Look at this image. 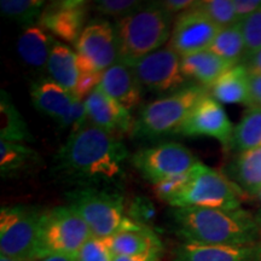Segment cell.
<instances>
[{
  "mask_svg": "<svg viewBox=\"0 0 261 261\" xmlns=\"http://www.w3.org/2000/svg\"><path fill=\"white\" fill-rule=\"evenodd\" d=\"M106 240L114 257L138 255L163 248L160 237L149 226L139 230L122 231Z\"/></svg>",
  "mask_w": 261,
  "mask_h": 261,
  "instance_id": "603a6c76",
  "label": "cell"
},
{
  "mask_svg": "<svg viewBox=\"0 0 261 261\" xmlns=\"http://www.w3.org/2000/svg\"><path fill=\"white\" fill-rule=\"evenodd\" d=\"M55 40L56 39L40 25L24 27L16 44L18 56L28 67L38 70L46 69Z\"/></svg>",
  "mask_w": 261,
  "mask_h": 261,
  "instance_id": "ffe728a7",
  "label": "cell"
},
{
  "mask_svg": "<svg viewBox=\"0 0 261 261\" xmlns=\"http://www.w3.org/2000/svg\"><path fill=\"white\" fill-rule=\"evenodd\" d=\"M114 28L120 62L135 67L169 40L173 28L172 15L161 3H150L133 14L116 19Z\"/></svg>",
  "mask_w": 261,
  "mask_h": 261,
  "instance_id": "3957f363",
  "label": "cell"
},
{
  "mask_svg": "<svg viewBox=\"0 0 261 261\" xmlns=\"http://www.w3.org/2000/svg\"><path fill=\"white\" fill-rule=\"evenodd\" d=\"M207 93L205 87L190 84L180 91L148 103L140 109L130 135L143 140L179 135L191 110Z\"/></svg>",
  "mask_w": 261,
  "mask_h": 261,
  "instance_id": "5b68a950",
  "label": "cell"
},
{
  "mask_svg": "<svg viewBox=\"0 0 261 261\" xmlns=\"http://www.w3.org/2000/svg\"><path fill=\"white\" fill-rule=\"evenodd\" d=\"M234 10L240 21L261 9V0H233Z\"/></svg>",
  "mask_w": 261,
  "mask_h": 261,
  "instance_id": "74e56055",
  "label": "cell"
},
{
  "mask_svg": "<svg viewBox=\"0 0 261 261\" xmlns=\"http://www.w3.org/2000/svg\"><path fill=\"white\" fill-rule=\"evenodd\" d=\"M91 237L89 226L69 205L44 210L39 226L38 259L50 255L75 256Z\"/></svg>",
  "mask_w": 261,
  "mask_h": 261,
  "instance_id": "8992f818",
  "label": "cell"
},
{
  "mask_svg": "<svg viewBox=\"0 0 261 261\" xmlns=\"http://www.w3.org/2000/svg\"><path fill=\"white\" fill-rule=\"evenodd\" d=\"M130 160L143 178L152 185L190 171L200 162L187 146L172 142L139 150Z\"/></svg>",
  "mask_w": 261,
  "mask_h": 261,
  "instance_id": "30bf717a",
  "label": "cell"
},
{
  "mask_svg": "<svg viewBox=\"0 0 261 261\" xmlns=\"http://www.w3.org/2000/svg\"><path fill=\"white\" fill-rule=\"evenodd\" d=\"M231 67L233 65L228 64L210 50L181 57V70L187 79L196 81L207 90Z\"/></svg>",
  "mask_w": 261,
  "mask_h": 261,
  "instance_id": "44dd1931",
  "label": "cell"
},
{
  "mask_svg": "<svg viewBox=\"0 0 261 261\" xmlns=\"http://www.w3.org/2000/svg\"><path fill=\"white\" fill-rule=\"evenodd\" d=\"M230 172L241 191L249 195H259L261 191V148L240 152Z\"/></svg>",
  "mask_w": 261,
  "mask_h": 261,
  "instance_id": "cb8c5ba5",
  "label": "cell"
},
{
  "mask_svg": "<svg viewBox=\"0 0 261 261\" xmlns=\"http://www.w3.org/2000/svg\"><path fill=\"white\" fill-rule=\"evenodd\" d=\"M241 190H237L220 172L201 161L192 168L187 188L173 200L171 207L208 208V210H238L241 207Z\"/></svg>",
  "mask_w": 261,
  "mask_h": 261,
  "instance_id": "52a82bcc",
  "label": "cell"
},
{
  "mask_svg": "<svg viewBox=\"0 0 261 261\" xmlns=\"http://www.w3.org/2000/svg\"><path fill=\"white\" fill-rule=\"evenodd\" d=\"M39 155L25 144L2 140L0 142V174L10 178L34 168L39 162Z\"/></svg>",
  "mask_w": 261,
  "mask_h": 261,
  "instance_id": "d4e9b609",
  "label": "cell"
},
{
  "mask_svg": "<svg viewBox=\"0 0 261 261\" xmlns=\"http://www.w3.org/2000/svg\"><path fill=\"white\" fill-rule=\"evenodd\" d=\"M68 205L83 218L91 233L109 238L127 230H139L143 225L126 212L125 198L117 189L73 188L65 192Z\"/></svg>",
  "mask_w": 261,
  "mask_h": 261,
  "instance_id": "277c9868",
  "label": "cell"
},
{
  "mask_svg": "<svg viewBox=\"0 0 261 261\" xmlns=\"http://www.w3.org/2000/svg\"><path fill=\"white\" fill-rule=\"evenodd\" d=\"M99 87L129 113L139 106L142 99V86L133 68L122 62H117L104 71Z\"/></svg>",
  "mask_w": 261,
  "mask_h": 261,
  "instance_id": "e0dca14e",
  "label": "cell"
},
{
  "mask_svg": "<svg viewBox=\"0 0 261 261\" xmlns=\"http://www.w3.org/2000/svg\"><path fill=\"white\" fill-rule=\"evenodd\" d=\"M244 65L250 74H261V51L257 52L255 56L249 58Z\"/></svg>",
  "mask_w": 261,
  "mask_h": 261,
  "instance_id": "b9f144b4",
  "label": "cell"
},
{
  "mask_svg": "<svg viewBox=\"0 0 261 261\" xmlns=\"http://www.w3.org/2000/svg\"><path fill=\"white\" fill-rule=\"evenodd\" d=\"M132 68L140 86L150 92L168 96L190 85L181 70V57L168 46L152 52Z\"/></svg>",
  "mask_w": 261,
  "mask_h": 261,
  "instance_id": "8fae6325",
  "label": "cell"
},
{
  "mask_svg": "<svg viewBox=\"0 0 261 261\" xmlns=\"http://www.w3.org/2000/svg\"><path fill=\"white\" fill-rule=\"evenodd\" d=\"M103 73L79 74L76 87L74 90V96L80 100H85L94 90L97 89L102 81Z\"/></svg>",
  "mask_w": 261,
  "mask_h": 261,
  "instance_id": "d590c367",
  "label": "cell"
},
{
  "mask_svg": "<svg viewBox=\"0 0 261 261\" xmlns=\"http://www.w3.org/2000/svg\"><path fill=\"white\" fill-rule=\"evenodd\" d=\"M174 232L182 242L247 246L261 242V223L249 212L238 210L172 207Z\"/></svg>",
  "mask_w": 261,
  "mask_h": 261,
  "instance_id": "7a4b0ae2",
  "label": "cell"
},
{
  "mask_svg": "<svg viewBox=\"0 0 261 261\" xmlns=\"http://www.w3.org/2000/svg\"><path fill=\"white\" fill-rule=\"evenodd\" d=\"M196 4H197V2H194V0H166V2H161V5L171 15H180L182 12L194 8Z\"/></svg>",
  "mask_w": 261,
  "mask_h": 261,
  "instance_id": "f35d334b",
  "label": "cell"
},
{
  "mask_svg": "<svg viewBox=\"0 0 261 261\" xmlns=\"http://www.w3.org/2000/svg\"><path fill=\"white\" fill-rule=\"evenodd\" d=\"M173 261H261V242L247 246L181 242Z\"/></svg>",
  "mask_w": 261,
  "mask_h": 261,
  "instance_id": "2e32d148",
  "label": "cell"
},
{
  "mask_svg": "<svg viewBox=\"0 0 261 261\" xmlns=\"http://www.w3.org/2000/svg\"><path fill=\"white\" fill-rule=\"evenodd\" d=\"M45 6L42 0H2L0 12L4 17L29 27L39 21Z\"/></svg>",
  "mask_w": 261,
  "mask_h": 261,
  "instance_id": "f1b7e54d",
  "label": "cell"
},
{
  "mask_svg": "<svg viewBox=\"0 0 261 261\" xmlns=\"http://www.w3.org/2000/svg\"><path fill=\"white\" fill-rule=\"evenodd\" d=\"M32 102L39 112L60 121L76 99L73 92L63 89L51 79H42L32 85Z\"/></svg>",
  "mask_w": 261,
  "mask_h": 261,
  "instance_id": "ac0fdd59",
  "label": "cell"
},
{
  "mask_svg": "<svg viewBox=\"0 0 261 261\" xmlns=\"http://www.w3.org/2000/svg\"><path fill=\"white\" fill-rule=\"evenodd\" d=\"M89 3L83 0H60L45 6L38 25L67 44H76L86 27Z\"/></svg>",
  "mask_w": 261,
  "mask_h": 261,
  "instance_id": "5bb4252c",
  "label": "cell"
},
{
  "mask_svg": "<svg viewBox=\"0 0 261 261\" xmlns=\"http://www.w3.org/2000/svg\"><path fill=\"white\" fill-rule=\"evenodd\" d=\"M79 74L104 73L120 62L115 28L106 19L89 22L75 44Z\"/></svg>",
  "mask_w": 261,
  "mask_h": 261,
  "instance_id": "9c48e42d",
  "label": "cell"
},
{
  "mask_svg": "<svg viewBox=\"0 0 261 261\" xmlns=\"http://www.w3.org/2000/svg\"><path fill=\"white\" fill-rule=\"evenodd\" d=\"M42 211L11 205L0 211V254L19 261L38 259V238Z\"/></svg>",
  "mask_w": 261,
  "mask_h": 261,
  "instance_id": "ba28073f",
  "label": "cell"
},
{
  "mask_svg": "<svg viewBox=\"0 0 261 261\" xmlns=\"http://www.w3.org/2000/svg\"><path fill=\"white\" fill-rule=\"evenodd\" d=\"M34 261H76V259L74 256L69 255H50Z\"/></svg>",
  "mask_w": 261,
  "mask_h": 261,
  "instance_id": "7bdbcfd3",
  "label": "cell"
},
{
  "mask_svg": "<svg viewBox=\"0 0 261 261\" xmlns=\"http://www.w3.org/2000/svg\"><path fill=\"white\" fill-rule=\"evenodd\" d=\"M0 139L19 144L34 142L27 122L5 91H2L0 98Z\"/></svg>",
  "mask_w": 261,
  "mask_h": 261,
  "instance_id": "484cf974",
  "label": "cell"
},
{
  "mask_svg": "<svg viewBox=\"0 0 261 261\" xmlns=\"http://www.w3.org/2000/svg\"><path fill=\"white\" fill-rule=\"evenodd\" d=\"M85 106L87 120L91 125L117 138L132 132L133 122L130 113L113 98L107 96L99 86L85 99Z\"/></svg>",
  "mask_w": 261,
  "mask_h": 261,
  "instance_id": "9a60e30c",
  "label": "cell"
},
{
  "mask_svg": "<svg viewBox=\"0 0 261 261\" xmlns=\"http://www.w3.org/2000/svg\"><path fill=\"white\" fill-rule=\"evenodd\" d=\"M233 125L219 102L210 93L198 100L181 127L180 135L187 137H212L224 146H230Z\"/></svg>",
  "mask_w": 261,
  "mask_h": 261,
  "instance_id": "4fadbf2b",
  "label": "cell"
},
{
  "mask_svg": "<svg viewBox=\"0 0 261 261\" xmlns=\"http://www.w3.org/2000/svg\"><path fill=\"white\" fill-rule=\"evenodd\" d=\"M163 254V248L150 250L148 253L138 254V255L115 256L113 261H160Z\"/></svg>",
  "mask_w": 261,
  "mask_h": 261,
  "instance_id": "ab89813d",
  "label": "cell"
},
{
  "mask_svg": "<svg viewBox=\"0 0 261 261\" xmlns=\"http://www.w3.org/2000/svg\"><path fill=\"white\" fill-rule=\"evenodd\" d=\"M0 261H19V260H16V259H12V257H9V256H5V255H2V254H0Z\"/></svg>",
  "mask_w": 261,
  "mask_h": 261,
  "instance_id": "ee69618b",
  "label": "cell"
},
{
  "mask_svg": "<svg viewBox=\"0 0 261 261\" xmlns=\"http://www.w3.org/2000/svg\"><path fill=\"white\" fill-rule=\"evenodd\" d=\"M210 94L220 104H244L252 107L249 73L246 65L237 64L219 76L210 89Z\"/></svg>",
  "mask_w": 261,
  "mask_h": 261,
  "instance_id": "d6986e66",
  "label": "cell"
},
{
  "mask_svg": "<svg viewBox=\"0 0 261 261\" xmlns=\"http://www.w3.org/2000/svg\"><path fill=\"white\" fill-rule=\"evenodd\" d=\"M143 6L138 0H98L94 3V9L104 16H112L117 19L126 17Z\"/></svg>",
  "mask_w": 261,
  "mask_h": 261,
  "instance_id": "836d02e7",
  "label": "cell"
},
{
  "mask_svg": "<svg viewBox=\"0 0 261 261\" xmlns=\"http://www.w3.org/2000/svg\"><path fill=\"white\" fill-rule=\"evenodd\" d=\"M76 261H113L114 255L106 238L91 237L79 252L75 254Z\"/></svg>",
  "mask_w": 261,
  "mask_h": 261,
  "instance_id": "d6a6232c",
  "label": "cell"
},
{
  "mask_svg": "<svg viewBox=\"0 0 261 261\" xmlns=\"http://www.w3.org/2000/svg\"><path fill=\"white\" fill-rule=\"evenodd\" d=\"M210 51L227 62L231 65H237L246 58V45L240 23L231 27L219 29L212 42Z\"/></svg>",
  "mask_w": 261,
  "mask_h": 261,
  "instance_id": "83f0119b",
  "label": "cell"
},
{
  "mask_svg": "<svg viewBox=\"0 0 261 261\" xmlns=\"http://www.w3.org/2000/svg\"><path fill=\"white\" fill-rule=\"evenodd\" d=\"M46 71L48 79L74 93L79 80L76 52L63 42L55 40L47 62Z\"/></svg>",
  "mask_w": 261,
  "mask_h": 261,
  "instance_id": "7402d4cb",
  "label": "cell"
},
{
  "mask_svg": "<svg viewBox=\"0 0 261 261\" xmlns=\"http://www.w3.org/2000/svg\"><path fill=\"white\" fill-rule=\"evenodd\" d=\"M152 214H154V208H152L151 202L146 200L145 197H137L132 203L129 217L140 224L146 225L145 221L150 219Z\"/></svg>",
  "mask_w": 261,
  "mask_h": 261,
  "instance_id": "8d00e7d4",
  "label": "cell"
},
{
  "mask_svg": "<svg viewBox=\"0 0 261 261\" xmlns=\"http://www.w3.org/2000/svg\"><path fill=\"white\" fill-rule=\"evenodd\" d=\"M249 90L252 107L261 108V74L249 73Z\"/></svg>",
  "mask_w": 261,
  "mask_h": 261,
  "instance_id": "60d3db41",
  "label": "cell"
},
{
  "mask_svg": "<svg viewBox=\"0 0 261 261\" xmlns=\"http://www.w3.org/2000/svg\"><path fill=\"white\" fill-rule=\"evenodd\" d=\"M230 146L240 154L261 148V108L249 107L234 126Z\"/></svg>",
  "mask_w": 261,
  "mask_h": 261,
  "instance_id": "4316f807",
  "label": "cell"
},
{
  "mask_svg": "<svg viewBox=\"0 0 261 261\" xmlns=\"http://www.w3.org/2000/svg\"><path fill=\"white\" fill-rule=\"evenodd\" d=\"M57 123L61 128H71L70 133H74L83 128L86 123H89L85 100H80L76 98L63 119L57 121Z\"/></svg>",
  "mask_w": 261,
  "mask_h": 261,
  "instance_id": "e575fe53",
  "label": "cell"
},
{
  "mask_svg": "<svg viewBox=\"0 0 261 261\" xmlns=\"http://www.w3.org/2000/svg\"><path fill=\"white\" fill-rule=\"evenodd\" d=\"M197 8L219 29L240 23L233 0H204L197 2Z\"/></svg>",
  "mask_w": 261,
  "mask_h": 261,
  "instance_id": "f546056e",
  "label": "cell"
},
{
  "mask_svg": "<svg viewBox=\"0 0 261 261\" xmlns=\"http://www.w3.org/2000/svg\"><path fill=\"white\" fill-rule=\"evenodd\" d=\"M219 28L205 16L196 4L178 15L173 23L168 47L180 57L210 50Z\"/></svg>",
  "mask_w": 261,
  "mask_h": 261,
  "instance_id": "7c38bea8",
  "label": "cell"
},
{
  "mask_svg": "<svg viewBox=\"0 0 261 261\" xmlns=\"http://www.w3.org/2000/svg\"><path fill=\"white\" fill-rule=\"evenodd\" d=\"M241 28H242L244 45H246L244 62H247L261 51V9L242 19Z\"/></svg>",
  "mask_w": 261,
  "mask_h": 261,
  "instance_id": "4dcf8cb0",
  "label": "cell"
},
{
  "mask_svg": "<svg viewBox=\"0 0 261 261\" xmlns=\"http://www.w3.org/2000/svg\"><path fill=\"white\" fill-rule=\"evenodd\" d=\"M257 196H259V200H260V202H261V191L259 192V195H257Z\"/></svg>",
  "mask_w": 261,
  "mask_h": 261,
  "instance_id": "f6af8a7d",
  "label": "cell"
},
{
  "mask_svg": "<svg viewBox=\"0 0 261 261\" xmlns=\"http://www.w3.org/2000/svg\"><path fill=\"white\" fill-rule=\"evenodd\" d=\"M194 168V167H192ZM192 168L190 171L182 173V174L174 175L165 180L158 182L154 185V192L160 200L166 202V203H171L180 192L187 188V185L190 181L192 175Z\"/></svg>",
  "mask_w": 261,
  "mask_h": 261,
  "instance_id": "1f68e13d",
  "label": "cell"
},
{
  "mask_svg": "<svg viewBox=\"0 0 261 261\" xmlns=\"http://www.w3.org/2000/svg\"><path fill=\"white\" fill-rule=\"evenodd\" d=\"M128 150L106 130L86 123L70 133L52 160L54 177L74 188L121 189Z\"/></svg>",
  "mask_w": 261,
  "mask_h": 261,
  "instance_id": "6da1fadb",
  "label": "cell"
}]
</instances>
